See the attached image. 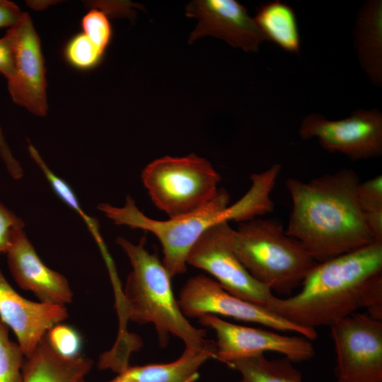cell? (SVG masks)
I'll list each match as a JSON object with an SVG mask.
<instances>
[{
	"mask_svg": "<svg viewBox=\"0 0 382 382\" xmlns=\"http://www.w3.org/2000/svg\"><path fill=\"white\" fill-rule=\"evenodd\" d=\"M301 286L294 295L274 296L265 308L309 330L330 327L361 308L382 320V242L318 262Z\"/></svg>",
	"mask_w": 382,
	"mask_h": 382,
	"instance_id": "cell-1",
	"label": "cell"
},
{
	"mask_svg": "<svg viewBox=\"0 0 382 382\" xmlns=\"http://www.w3.org/2000/svg\"><path fill=\"white\" fill-rule=\"evenodd\" d=\"M230 196L219 189L216 196L197 210L184 216L156 220L141 212L129 195L123 207L99 203L101 211L116 225L127 226L153 233L162 246V263L171 278L185 273L190 250L199 237L209 228L222 221L242 223L260 214L257 202L246 192L239 200L229 206Z\"/></svg>",
	"mask_w": 382,
	"mask_h": 382,
	"instance_id": "cell-4",
	"label": "cell"
},
{
	"mask_svg": "<svg viewBox=\"0 0 382 382\" xmlns=\"http://www.w3.org/2000/svg\"><path fill=\"white\" fill-rule=\"evenodd\" d=\"M1 1H2V0H0V4H1Z\"/></svg>",
	"mask_w": 382,
	"mask_h": 382,
	"instance_id": "cell-31",
	"label": "cell"
},
{
	"mask_svg": "<svg viewBox=\"0 0 382 382\" xmlns=\"http://www.w3.org/2000/svg\"><path fill=\"white\" fill-rule=\"evenodd\" d=\"M24 354L9 337L8 328L0 320V382H22Z\"/></svg>",
	"mask_w": 382,
	"mask_h": 382,
	"instance_id": "cell-23",
	"label": "cell"
},
{
	"mask_svg": "<svg viewBox=\"0 0 382 382\" xmlns=\"http://www.w3.org/2000/svg\"><path fill=\"white\" fill-rule=\"evenodd\" d=\"M358 59L370 81L382 83V1L370 0L360 9L354 30Z\"/></svg>",
	"mask_w": 382,
	"mask_h": 382,
	"instance_id": "cell-18",
	"label": "cell"
},
{
	"mask_svg": "<svg viewBox=\"0 0 382 382\" xmlns=\"http://www.w3.org/2000/svg\"><path fill=\"white\" fill-rule=\"evenodd\" d=\"M178 302L186 318L214 315L253 323L281 332H291L310 340L318 337L316 330L293 324L266 308L238 298L226 291L216 280L204 274L190 278L179 292Z\"/></svg>",
	"mask_w": 382,
	"mask_h": 382,
	"instance_id": "cell-9",
	"label": "cell"
},
{
	"mask_svg": "<svg viewBox=\"0 0 382 382\" xmlns=\"http://www.w3.org/2000/svg\"><path fill=\"white\" fill-rule=\"evenodd\" d=\"M185 15L198 20L189 43L210 35L245 52H256L267 40L245 8L235 0L192 1L186 6Z\"/></svg>",
	"mask_w": 382,
	"mask_h": 382,
	"instance_id": "cell-13",
	"label": "cell"
},
{
	"mask_svg": "<svg viewBox=\"0 0 382 382\" xmlns=\"http://www.w3.org/2000/svg\"><path fill=\"white\" fill-rule=\"evenodd\" d=\"M231 245L250 274L272 291L291 296L318 263L276 220L259 217L232 229Z\"/></svg>",
	"mask_w": 382,
	"mask_h": 382,
	"instance_id": "cell-5",
	"label": "cell"
},
{
	"mask_svg": "<svg viewBox=\"0 0 382 382\" xmlns=\"http://www.w3.org/2000/svg\"><path fill=\"white\" fill-rule=\"evenodd\" d=\"M46 336L51 346L61 355L69 358L79 356L81 340L72 327L57 324L47 331Z\"/></svg>",
	"mask_w": 382,
	"mask_h": 382,
	"instance_id": "cell-25",
	"label": "cell"
},
{
	"mask_svg": "<svg viewBox=\"0 0 382 382\" xmlns=\"http://www.w3.org/2000/svg\"><path fill=\"white\" fill-rule=\"evenodd\" d=\"M0 156L3 160L9 175L15 180L21 179L23 175V170L20 163L13 156L11 149L6 143L0 127Z\"/></svg>",
	"mask_w": 382,
	"mask_h": 382,
	"instance_id": "cell-29",
	"label": "cell"
},
{
	"mask_svg": "<svg viewBox=\"0 0 382 382\" xmlns=\"http://www.w3.org/2000/svg\"><path fill=\"white\" fill-rule=\"evenodd\" d=\"M286 357L268 359L258 354L233 361L227 366L241 375L239 382H303L301 372Z\"/></svg>",
	"mask_w": 382,
	"mask_h": 382,
	"instance_id": "cell-20",
	"label": "cell"
},
{
	"mask_svg": "<svg viewBox=\"0 0 382 382\" xmlns=\"http://www.w3.org/2000/svg\"><path fill=\"white\" fill-rule=\"evenodd\" d=\"M267 40H271L286 52L299 54L301 38L294 10L279 0L262 4L254 18Z\"/></svg>",
	"mask_w": 382,
	"mask_h": 382,
	"instance_id": "cell-19",
	"label": "cell"
},
{
	"mask_svg": "<svg viewBox=\"0 0 382 382\" xmlns=\"http://www.w3.org/2000/svg\"><path fill=\"white\" fill-rule=\"evenodd\" d=\"M357 195L370 233L374 241L382 242V175L360 183Z\"/></svg>",
	"mask_w": 382,
	"mask_h": 382,
	"instance_id": "cell-21",
	"label": "cell"
},
{
	"mask_svg": "<svg viewBox=\"0 0 382 382\" xmlns=\"http://www.w3.org/2000/svg\"><path fill=\"white\" fill-rule=\"evenodd\" d=\"M69 316L65 306L33 301L20 295L0 270V320L12 330L24 357H29L47 331Z\"/></svg>",
	"mask_w": 382,
	"mask_h": 382,
	"instance_id": "cell-14",
	"label": "cell"
},
{
	"mask_svg": "<svg viewBox=\"0 0 382 382\" xmlns=\"http://www.w3.org/2000/svg\"><path fill=\"white\" fill-rule=\"evenodd\" d=\"M24 226L23 219L0 202V255L7 253L16 234Z\"/></svg>",
	"mask_w": 382,
	"mask_h": 382,
	"instance_id": "cell-27",
	"label": "cell"
},
{
	"mask_svg": "<svg viewBox=\"0 0 382 382\" xmlns=\"http://www.w3.org/2000/svg\"><path fill=\"white\" fill-rule=\"evenodd\" d=\"M330 328L337 382H382V320L356 312Z\"/></svg>",
	"mask_w": 382,
	"mask_h": 382,
	"instance_id": "cell-8",
	"label": "cell"
},
{
	"mask_svg": "<svg viewBox=\"0 0 382 382\" xmlns=\"http://www.w3.org/2000/svg\"><path fill=\"white\" fill-rule=\"evenodd\" d=\"M13 42L14 71L8 79L13 100L38 116L47 112L44 59L40 37L27 13L8 30Z\"/></svg>",
	"mask_w": 382,
	"mask_h": 382,
	"instance_id": "cell-12",
	"label": "cell"
},
{
	"mask_svg": "<svg viewBox=\"0 0 382 382\" xmlns=\"http://www.w3.org/2000/svg\"><path fill=\"white\" fill-rule=\"evenodd\" d=\"M23 13L13 2L2 0L0 4V28L14 26L21 19Z\"/></svg>",
	"mask_w": 382,
	"mask_h": 382,
	"instance_id": "cell-30",
	"label": "cell"
},
{
	"mask_svg": "<svg viewBox=\"0 0 382 382\" xmlns=\"http://www.w3.org/2000/svg\"><path fill=\"white\" fill-rule=\"evenodd\" d=\"M28 151L30 156L37 164L54 192L67 205H69L72 209L75 210L82 217L84 221L87 224L90 231L94 236L97 241L100 244L102 243L97 221L94 219L90 217L83 211L75 194L69 184L53 173V171L47 166L44 160L42 158L36 149L30 143L28 145Z\"/></svg>",
	"mask_w": 382,
	"mask_h": 382,
	"instance_id": "cell-22",
	"label": "cell"
},
{
	"mask_svg": "<svg viewBox=\"0 0 382 382\" xmlns=\"http://www.w3.org/2000/svg\"><path fill=\"white\" fill-rule=\"evenodd\" d=\"M93 361L86 357H65L50 344L46 335L24 361L22 382H81Z\"/></svg>",
	"mask_w": 382,
	"mask_h": 382,
	"instance_id": "cell-16",
	"label": "cell"
},
{
	"mask_svg": "<svg viewBox=\"0 0 382 382\" xmlns=\"http://www.w3.org/2000/svg\"><path fill=\"white\" fill-rule=\"evenodd\" d=\"M356 172L343 168L303 182L286 180L292 209L286 233L318 262L375 242L360 208Z\"/></svg>",
	"mask_w": 382,
	"mask_h": 382,
	"instance_id": "cell-2",
	"label": "cell"
},
{
	"mask_svg": "<svg viewBox=\"0 0 382 382\" xmlns=\"http://www.w3.org/2000/svg\"><path fill=\"white\" fill-rule=\"evenodd\" d=\"M299 134L304 140L316 137L325 150L352 160L378 157L382 154V113L377 109H360L338 120L311 113L302 120Z\"/></svg>",
	"mask_w": 382,
	"mask_h": 382,
	"instance_id": "cell-11",
	"label": "cell"
},
{
	"mask_svg": "<svg viewBox=\"0 0 382 382\" xmlns=\"http://www.w3.org/2000/svg\"><path fill=\"white\" fill-rule=\"evenodd\" d=\"M14 71V54L12 38L7 31L6 34L0 38V73L9 79Z\"/></svg>",
	"mask_w": 382,
	"mask_h": 382,
	"instance_id": "cell-28",
	"label": "cell"
},
{
	"mask_svg": "<svg viewBox=\"0 0 382 382\" xmlns=\"http://www.w3.org/2000/svg\"><path fill=\"white\" fill-rule=\"evenodd\" d=\"M198 319L203 326L215 332L214 359L226 365L240 359L264 354L265 352L279 353L293 363L308 361L315 355L311 340L302 335L290 336L243 326L209 314Z\"/></svg>",
	"mask_w": 382,
	"mask_h": 382,
	"instance_id": "cell-10",
	"label": "cell"
},
{
	"mask_svg": "<svg viewBox=\"0 0 382 382\" xmlns=\"http://www.w3.org/2000/svg\"><path fill=\"white\" fill-rule=\"evenodd\" d=\"M232 229L228 221H222L206 231L190 250L187 265L209 273L231 294L265 308L275 296L236 255L231 245Z\"/></svg>",
	"mask_w": 382,
	"mask_h": 382,
	"instance_id": "cell-7",
	"label": "cell"
},
{
	"mask_svg": "<svg viewBox=\"0 0 382 382\" xmlns=\"http://www.w3.org/2000/svg\"><path fill=\"white\" fill-rule=\"evenodd\" d=\"M84 34L97 47L105 51L111 38V26L106 15L97 9L91 10L83 18Z\"/></svg>",
	"mask_w": 382,
	"mask_h": 382,
	"instance_id": "cell-26",
	"label": "cell"
},
{
	"mask_svg": "<svg viewBox=\"0 0 382 382\" xmlns=\"http://www.w3.org/2000/svg\"><path fill=\"white\" fill-rule=\"evenodd\" d=\"M141 178L153 203L169 219L187 214L211 201L221 179L210 162L195 154L156 159L144 168Z\"/></svg>",
	"mask_w": 382,
	"mask_h": 382,
	"instance_id": "cell-6",
	"label": "cell"
},
{
	"mask_svg": "<svg viewBox=\"0 0 382 382\" xmlns=\"http://www.w3.org/2000/svg\"><path fill=\"white\" fill-rule=\"evenodd\" d=\"M115 241L132 267L122 294L127 318L139 324H153L162 347L168 345L170 335L183 342L185 350L197 352L212 346L214 342L206 339V330L193 326L182 312L171 277L158 256L146 248V237L137 244L122 236Z\"/></svg>",
	"mask_w": 382,
	"mask_h": 382,
	"instance_id": "cell-3",
	"label": "cell"
},
{
	"mask_svg": "<svg viewBox=\"0 0 382 382\" xmlns=\"http://www.w3.org/2000/svg\"><path fill=\"white\" fill-rule=\"evenodd\" d=\"M104 51L97 47L84 34L74 37L68 43L65 50L67 60L79 69H90L100 61Z\"/></svg>",
	"mask_w": 382,
	"mask_h": 382,
	"instance_id": "cell-24",
	"label": "cell"
},
{
	"mask_svg": "<svg viewBox=\"0 0 382 382\" xmlns=\"http://www.w3.org/2000/svg\"><path fill=\"white\" fill-rule=\"evenodd\" d=\"M6 254L10 272L22 289L47 303L66 306L72 301L66 278L44 264L23 230L17 232Z\"/></svg>",
	"mask_w": 382,
	"mask_h": 382,
	"instance_id": "cell-15",
	"label": "cell"
},
{
	"mask_svg": "<svg viewBox=\"0 0 382 382\" xmlns=\"http://www.w3.org/2000/svg\"><path fill=\"white\" fill-rule=\"evenodd\" d=\"M214 344L197 352L184 350L172 362L128 366L107 382H196L199 368L214 358ZM81 382L86 381L83 379Z\"/></svg>",
	"mask_w": 382,
	"mask_h": 382,
	"instance_id": "cell-17",
	"label": "cell"
}]
</instances>
